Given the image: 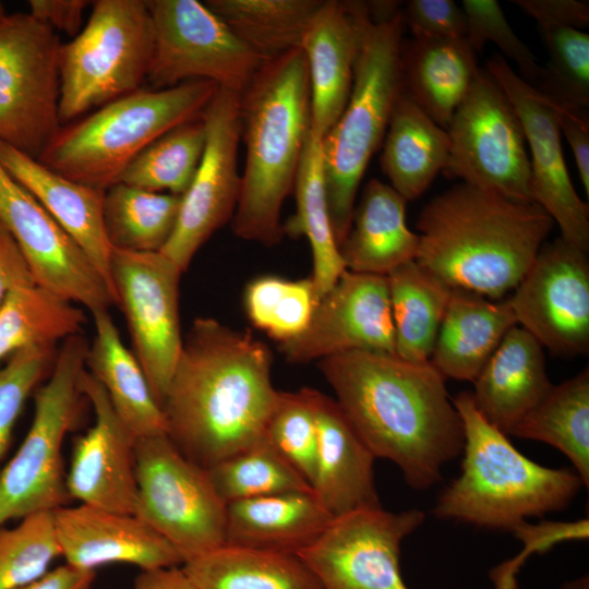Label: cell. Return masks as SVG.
<instances>
[{"label":"cell","instance_id":"43","mask_svg":"<svg viewBox=\"0 0 589 589\" xmlns=\"http://www.w3.org/2000/svg\"><path fill=\"white\" fill-rule=\"evenodd\" d=\"M549 61L536 84L554 103L580 109L589 106V35L582 29L541 27Z\"/></svg>","mask_w":589,"mask_h":589},{"label":"cell","instance_id":"44","mask_svg":"<svg viewBox=\"0 0 589 589\" xmlns=\"http://www.w3.org/2000/svg\"><path fill=\"white\" fill-rule=\"evenodd\" d=\"M61 556L52 512L23 517L0 527V589H17L44 576Z\"/></svg>","mask_w":589,"mask_h":589},{"label":"cell","instance_id":"45","mask_svg":"<svg viewBox=\"0 0 589 589\" xmlns=\"http://www.w3.org/2000/svg\"><path fill=\"white\" fill-rule=\"evenodd\" d=\"M265 433L311 486L315 474L317 428L308 387L278 393Z\"/></svg>","mask_w":589,"mask_h":589},{"label":"cell","instance_id":"13","mask_svg":"<svg viewBox=\"0 0 589 589\" xmlns=\"http://www.w3.org/2000/svg\"><path fill=\"white\" fill-rule=\"evenodd\" d=\"M154 50L147 81L164 89L208 81L241 94L264 61L197 0H148Z\"/></svg>","mask_w":589,"mask_h":589},{"label":"cell","instance_id":"38","mask_svg":"<svg viewBox=\"0 0 589 589\" xmlns=\"http://www.w3.org/2000/svg\"><path fill=\"white\" fill-rule=\"evenodd\" d=\"M86 316L73 302L37 285L13 289L0 304V363L31 347H53L82 333Z\"/></svg>","mask_w":589,"mask_h":589},{"label":"cell","instance_id":"51","mask_svg":"<svg viewBox=\"0 0 589 589\" xmlns=\"http://www.w3.org/2000/svg\"><path fill=\"white\" fill-rule=\"evenodd\" d=\"M553 101V100H552ZM554 103V101H553ZM561 133L565 135L574 155L581 184L589 196V118L588 109L554 103Z\"/></svg>","mask_w":589,"mask_h":589},{"label":"cell","instance_id":"39","mask_svg":"<svg viewBox=\"0 0 589 589\" xmlns=\"http://www.w3.org/2000/svg\"><path fill=\"white\" fill-rule=\"evenodd\" d=\"M181 196L152 192L124 183L105 190L103 217L112 248L159 252L169 240L179 216Z\"/></svg>","mask_w":589,"mask_h":589},{"label":"cell","instance_id":"10","mask_svg":"<svg viewBox=\"0 0 589 589\" xmlns=\"http://www.w3.org/2000/svg\"><path fill=\"white\" fill-rule=\"evenodd\" d=\"M135 473V515L167 539L183 563L225 544L227 504L207 470L167 434L137 438Z\"/></svg>","mask_w":589,"mask_h":589},{"label":"cell","instance_id":"2","mask_svg":"<svg viewBox=\"0 0 589 589\" xmlns=\"http://www.w3.org/2000/svg\"><path fill=\"white\" fill-rule=\"evenodd\" d=\"M318 368L374 457L395 462L412 489L434 485L462 453L460 417L430 361L351 351L324 358Z\"/></svg>","mask_w":589,"mask_h":589},{"label":"cell","instance_id":"52","mask_svg":"<svg viewBox=\"0 0 589 589\" xmlns=\"http://www.w3.org/2000/svg\"><path fill=\"white\" fill-rule=\"evenodd\" d=\"M29 14L49 25L53 31L76 36L82 29L83 14L91 1L85 0H31Z\"/></svg>","mask_w":589,"mask_h":589},{"label":"cell","instance_id":"57","mask_svg":"<svg viewBox=\"0 0 589 589\" xmlns=\"http://www.w3.org/2000/svg\"><path fill=\"white\" fill-rule=\"evenodd\" d=\"M4 13H5L4 7H3L2 2L0 1V15H2Z\"/></svg>","mask_w":589,"mask_h":589},{"label":"cell","instance_id":"7","mask_svg":"<svg viewBox=\"0 0 589 589\" xmlns=\"http://www.w3.org/2000/svg\"><path fill=\"white\" fill-rule=\"evenodd\" d=\"M217 89L208 81L140 88L61 125L37 159L72 181L106 190L154 141L201 117Z\"/></svg>","mask_w":589,"mask_h":589},{"label":"cell","instance_id":"17","mask_svg":"<svg viewBox=\"0 0 589 589\" xmlns=\"http://www.w3.org/2000/svg\"><path fill=\"white\" fill-rule=\"evenodd\" d=\"M587 253L563 237L544 242L507 299L517 324L558 356L589 349Z\"/></svg>","mask_w":589,"mask_h":589},{"label":"cell","instance_id":"36","mask_svg":"<svg viewBox=\"0 0 589 589\" xmlns=\"http://www.w3.org/2000/svg\"><path fill=\"white\" fill-rule=\"evenodd\" d=\"M508 435L546 443L573 464L589 485V371L553 385Z\"/></svg>","mask_w":589,"mask_h":589},{"label":"cell","instance_id":"15","mask_svg":"<svg viewBox=\"0 0 589 589\" xmlns=\"http://www.w3.org/2000/svg\"><path fill=\"white\" fill-rule=\"evenodd\" d=\"M424 519L419 509L359 508L334 517L297 556L321 589H409L400 570L401 542Z\"/></svg>","mask_w":589,"mask_h":589},{"label":"cell","instance_id":"34","mask_svg":"<svg viewBox=\"0 0 589 589\" xmlns=\"http://www.w3.org/2000/svg\"><path fill=\"white\" fill-rule=\"evenodd\" d=\"M294 214L283 224L284 235L304 236L311 247L314 284L320 300L346 271L336 242L326 202L322 139L309 132L293 188Z\"/></svg>","mask_w":589,"mask_h":589},{"label":"cell","instance_id":"12","mask_svg":"<svg viewBox=\"0 0 589 589\" xmlns=\"http://www.w3.org/2000/svg\"><path fill=\"white\" fill-rule=\"evenodd\" d=\"M446 131L449 157L444 175L513 201L534 202L520 121L485 69H479Z\"/></svg>","mask_w":589,"mask_h":589},{"label":"cell","instance_id":"16","mask_svg":"<svg viewBox=\"0 0 589 589\" xmlns=\"http://www.w3.org/2000/svg\"><path fill=\"white\" fill-rule=\"evenodd\" d=\"M206 141L196 173L181 196L176 227L159 251L182 273L212 235L232 219L240 191V94L218 87L201 115Z\"/></svg>","mask_w":589,"mask_h":589},{"label":"cell","instance_id":"19","mask_svg":"<svg viewBox=\"0 0 589 589\" xmlns=\"http://www.w3.org/2000/svg\"><path fill=\"white\" fill-rule=\"evenodd\" d=\"M0 220L25 256L37 285L91 312L115 305L84 251L0 164Z\"/></svg>","mask_w":589,"mask_h":589},{"label":"cell","instance_id":"27","mask_svg":"<svg viewBox=\"0 0 589 589\" xmlns=\"http://www.w3.org/2000/svg\"><path fill=\"white\" fill-rule=\"evenodd\" d=\"M333 518L313 491L235 501L227 504L225 544L297 555Z\"/></svg>","mask_w":589,"mask_h":589},{"label":"cell","instance_id":"3","mask_svg":"<svg viewBox=\"0 0 589 589\" xmlns=\"http://www.w3.org/2000/svg\"><path fill=\"white\" fill-rule=\"evenodd\" d=\"M553 226L536 202L461 182L421 209L414 261L452 289L501 299L517 287Z\"/></svg>","mask_w":589,"mask_h":589},{"label":"cell","instance_id":"37","mask_svg":"<svg viewBox=\"0 0 589 589\" xmlns=\"http://www.w3.org/2000/svg\"><path fill=\"white\" fill-rule=\"evenodd\" d=\"M323 0H207L204 4L264 62L300 48Z\"/></svg>","mask_w":589,"mask_h":589},{"label":"cell","instance_id":"33","mask_svg":"<svg viewBox=\"0 0 589 589\" xmlns=\"http://www.w3.org/2000/svg\"><path fill=\"white\" fill-rule=\"evenodd\" d=\"M199 589H321L292 554L224 544L182 564Z\"/></svg>","mask_w":589,"mask_h":589},{"label":"cell","instance_id":"50","mask_svg":"<svg viewBox=\"0 0 589 589\" xmlns=\"http://www.w3.org/2000/svg\"><path fill=\"white\" fill-rule=\"evenodd\" d=\"M539 28L565 26L584 29L589 25V2L579 0H515Z\"/></svg>","mask_w":589,"mask_h":589},{"label":"cell","instance_id":"22","mask_svg":"<svg viewBox=\"0 0 589 589\" xmlns=\"http://www.w3.org/2000/svg\"><path fill=\"white\" fill-rule=\"evenodd\" d=\"M52 517L61 556L77 568L127 563L146 570L183 564L176 548L135 514L80 504L61 506Z\"/></svg>","mask_w":589,"mask_h":589},{"label":"cell","instance_id":"28","mask_svg":"<svg viewBox=\"0 0 589 589\" xmlns=\"http://www.w3.org/2000/svg\"><path fill=\"white\" fill-rule=\"evenodd\" d=\"M406 203L389 184L377 179L366 183L339 247L347 271L387 276L416 259L419 236L407 227Z\"/></svg>","mask_w":589,"mask_h":589},{"label":"cell","instance_id":"25","mask_svg":"<svg viewBox=\"0 0 589 589\" xmlns=\"http://www.w3.org/2000/svg\"><path fill=\"white\" fill-rule=\"evenodd\" d=\"M300 49L309 74L310 130L323 139L345 109L352 86L358 27L350 1H322Z\"/></svg>","mask_w":589,"mask_h":589},{"label":"cell","instance_id":"5","mask_svg":"<svg viewBox=\"0 0 589 589\" xmlns=\"http://www.w3.org/2000/svg\"><path fill=\"white\" fill-rule=\"evenodd\" d=\"M350 4L358 27L351 92L340 117L322 139L326 202L338 247L349 232L362 177L404 91L406 26L399 2Z\"/></svg>","mask_w":589,"mask_h":589},{"label":"cell","instance_id":"31","mask_svg":"<svg viewBox=\"0 0 589 589\" xmlns=\"http://www.w3.org/2000/svg\"><path fill=\"white\" fill-rule=\"evenodd\" d=\"M405 92L446 129L479 71L465 38L413 37L401 49Z\"/></svg>","mask_w":589,"mask_h":589},{"label":"cell","instance_id":"53","mask_svg":"<svg viewBox=\"0 0 589 589\" xmlns=\"http://www.w3.org/2000/svg\"><path fill=\"white\" fill-rule=\"evenodd\" d=\"M36 284L16 241L0 220V304L10 291Z\"/></svg>","mask_w":589,"mask_h":589},{"label":"cell","instance_id":"42","mask_svg":"<svg viewBox=\"0 0 589 589\" xmlns=\"http://www.w3.org/2000/svg\"><path fill=\"white\" fill-rule=\"evenodd\" d=\"M317 297L311 277L288 280L261 276L248 284L245 313L253 326L280 344L300 336L309 326Z\"/></svg>","mask_w":589,"mask_h":589},{"label":"cell","instance_id":"30","mask_svg":"<svg viewBox=\"0 0 589 589\" xmlns=\"http://www.w3.org/2000/svg\"><path fill=\"white\" fill-rule=\"evenodd\" d=\"M92 314L95 337L87 349L86 370L100 383L115 411L137 438L167 434L164 411L137 359L123 345L108 309Z\"/></svg>","mask_w":589,"mask_h":589},{"label":"cell","instance_id":"23","mask_svg":"<svg viewBox=\"0 0 589 589\" xmlns=\"http://www.w3.org/2000/svg\"><path fill=\"white\" fill-rule=\"evenodd\" d=\"M308 394L317 428L313 493L333 517L381 506L374 455L335 399L314 388Z\"/></svg>","mask_w":589,"mask_h":589},{"label":"cell","instance_id":"54","mask_svg":"<svg viewBox=\"0 0 589 589\" xmlns=\"http://www.w3.org/2000/svg\"><path fill=\"white\" fill-rule=\"evenodd\" d=\"M94 579L95 570L81 569L65 563L17 589H91Z\"/></svg>","mask_w":589,"mask_h":589},{"label":"cell","instance_id":"35","mask_svg":"<svg viewBox=\"0 0 589 589\" xmlns=\"http://www.w3.org/2000/svg\"><path fill=\"white\" fill-rule=\"evenodd\" d=\"M387 280L396 356L430 361L453 289L414 260L393 269Z\"/></svg>","mask_w":589,"mask_h":589},{"label":"cell","instance_id":"9","mask_svg":"<svg viewBox=\"0 0 589 589\" xmlns=\"http://www.w3.org/2000/svg\"><path fill=\"white\" fill-rule=\"evenodd\" d=\"M87 349L82 334L63 340L47 382L35 393L29 430L0 471V527L11 519L53 512L70 498L61 450L84 397L80 381Z\"/></svg>","mask_w":589,"mask_h":589},{"label":"cell","instance_id":"46","mask_svg":"<svg viewBox=\"0 0 589 589\" xmlns=\"http://www.w3.org/2000/svg\"><path fill=\"white\" fill-rule=\"evenodd\" d=\"M461 8L467 22L465 39L472 50H482L488 41L495 44L503 58L516 63L519 76L536 86L541 67L529 47L512 28L500 3L495 0H464Z\"/></svg>","mask_w":589,"mask_h":589},{"label":"cell","instance_id":"56","mask_svg":"<svg viewBox=\"0 0 589 589\" xmlns=\"http://www.w3.org/2000/svg\"><path fill=\"white\" fill-rule=\"evenodd\" d=\"M564 589H589L588 577H582L564 586Z\"/></svg>","mask_w":589,"mask_h":589},{"label":"cell","instance_id":"14","mask_svg":"<svg viewBox=\"0 0 589 589\" xmlns=\"http://www.w3.org/2000/svg\"><path fill=\"white\" fill-rule=\"evenodd\" d=\"M181 274L160 252L112 248L110 275L117 305L125 315L133 354L160 407L183 345L179 314Z\"/></svg>","mask_w":589,"mask_h":589},{"label":"cell","instance_id":"11","mask_svg":"<svg viewBox=\"0 0 589 589\" xmlns=\"http://www.w3.org/2000/svg\"><path fill=\"white\" fill-rule=\"evenodd\" d=\"M60 46L28 12L0 15V141L36 159L61 128Z\"/></svg>","mask_w":589,"mask_h":589},{"label":"cell","instance_id":"48","mask_svg":"<svg viewBox=\"0 0 589 589\" xmlns=\"http://www.w3.org/2000/svg\"><path fill=\"white\" fill-rule=\"evenodd\" d=\"M402 17L413 37H466V15L453 0H410Z\"/></svg>","mask_w":589,"mask_h":589},{"label":"cell","instance_id":"26","mask_svg":"<svg viewBox=\"0 0 589 589\" xmlns=\"http://www.w3.org/2000/svg\"><path fill=\"white\" fill-rule=\"evenodd\" d=\"M473 383L478 410L505 435L553 386L543 347L517 325L506 333Z\"/></svg>","mask_w":589,"mask_h":589},{"label":"cell","instance_id":"32","mask_svg":"<svg viewBox=\"0 0 589 589\" xmlns=\"http://www.w3.org/2000/svg\"><path fill=\"white\" fill-rule=\"evenodd\" d=\"M382 144V171L406 201L420 197L448 163L446 129L434 122L405 89L395 104Z\"/></svg>","mask_w":589,"mask_h":589},{"label":"cell","instance_id":"29","mask_svg":"<svg viewBox=\"0 0 589 589\" xmlns=\"http://www.w3.org/2000/svg\"><path fill=\"white\" fill-rule=\"evenodd\" d=\"M516 325L508 300L453 289L430 362L444 377L473 382Z\"/></svg>","mask_w":589,"mask_h":589},{"label":"cell","instance_id":"8","mask_svg":"<svg viewBox=\"0 0 589 589\" xmlns=\"http://www.w3.org/2000/svg\"><path fill=\"white\" fill-rule=\"evenodd\" d=\"M153 50L146 1H93L86 24L60 46L61 125L140 89L147 79Z\"/></svg>","mask_w":589,"mask_h":589},{"label":"cell","instance_id":"18","mask_svg":"<svg viewBox=\"0 0 589 589\" xmlns=\"http://www.w3.org/2000/svg\"><path fill=\"white\" fill-rule=\"evenodd\" d=\"M485 70L505 93L520 121L531 153L533 201L558 225L561 237L588 252L589 206L572 183L554 103L522 80L501 53L488 60Z\"/></svg>","mask_w":589,"mask_h":589},{"label":"cell","instance_id":"21","mask_svg":"<svg viewBox=\"0 0 589 589\" xmlns=\"http://www.w3.org/2000/svg\"><path fill=\"white\" fill-rule=\"evenodd\" d=\"M80 385L93 407L95 422L74 442L65 476L68 494L80 504L135 514L137 437L119 418L105 389L86 369Z\"/></svg>","mask_w":589,"mask_h":589},{"label":"cell","instance_id":"40","mask_svg":"<svg viewBox=\"0 0 589 589\" xmlns=\"http://www.w3.org/2000/svg\"><path fill=\"white\" fill-rule=\"evenodd\" d=\"M205 141L202 117L184 122L140 153L123 171L119 182L182 196L196 173Z\"/></svg>","mask_w":589,"mask_h":589},{"label":"cell","instance_id":"6","mask_svg":"<svg viewBox=\"0 0 589 589\" xmlns=\"http://www.w3.org/2000/svg\"><path fill=\"white\" fill-rule=\"evenodd\" d=\"M453 404L464 428V459L460 476L440 494L437 518L514 531L529 517L566 508L585 486L575 470L543 467L518 452L470 392Z\"/></svg>","mask_w":589,"mask_h":589},{"label":"cell","instance_id":"49","mask_svg":"<svg viewBox=\"0 0 589 589\" xmlns=\"http://www.w3.org/2000/svg\"><path fill=\"white\" fill-rule=\"evenodd\" d=\"M522 528L532 541L521 540L529 544L530 548H526L516 558L505 562L492 570L491 578L495 589H516V574L529 553L548 550L546 548L549 545L551 546L553 543L566 538L573 539L576 537L584 539L588 537L587 519L577 521L576 524H556L553 530L542 538L541 541H537L541 532V525L530 526L526 521L522 524Z\"/></svg>","mask_w":589,"mask_h":589},{"label":"cell","instance_id":"41","mask_svg":"<svg viewBox=\"0 0 589 589\" xmlns=\"http://www.w3.org/2000/svg\"><path fill=\"white\" fill-rule=\"evenodd\" d=\"M206 470L226 504L271 494L312 491L266 433L247 449Z\"/></svg>","mask_w":589,"mask_h":589},{"label":"cell","instance_id":"20","mask_svg":"<svg viewBox=\"0 0 589 589\" xmlns=\"http://www.w3.org/2000/svg\"><path fill=\"white\" fill-rule=\"evenodd\" d=\"M279 349L291 363L351 351L396 354L387 276L346 269L317 301L306 329Z\"/></svg>","mask_w":589,"mask_h":589},{"label":"cell","instance_id":"55","mask_svg":"<svg viewBox=\"0 0 589 589\" xmlns=\"http://www.w3.org/2000/svg\"><path fill=\"white\" fill-rule=\"evenodd\" d=\"M134 589H199L182 567H159L142 570Z\"/></svg>","mask_w":589,"mask_h":589},{"label":"cell","instance_id":"1","mask_svg":"<svg viewBox=\"0 0 589 589\" xmlns=\"http://www.w3.org/2000/svg\"><path fill=\"white\" fill-rule=\"evenodd\" d=\"M278 393L264 342L249 330L197 317L183 338L161 406L167 435L208 469L265 435Z\"/></svg>","mask_w":589,"mask_h":589},{"label":"cell","instance_id":"24","mask_svg":"<svg viewBox=\"0 0 589 589\" xmlns=\"http://www.w3.org/2000/svg\"><path fill=\"white\" fill-rule=\"evenodd\" d=\"M0 164L84 251L106 281L117 305L110 275L112 247L103 217L105 190L72 181L2 141Z\"/></svg>","mask_w":589,"mask_h":589},{"label":"cell","instance_id":"47","mask_svg":"<svg viewBox=\"0 0 589 589\" xmlns=\"http://www.w3.org/2000/svg\"><path fill=\"white\" fill-rule=\"evenodd\" d=\"M55 358L53 347H31L13 353L0 365V464L27 397L51 371Z\"/></svg>","mask_w":589,"mask_h":589},{"label":"cell","instance_id":"4","mask_svg":"<svg viewBox=\"0 0 589 589\" xmlns=\"http://www.w3.org/2000/svg\"><path fill=\"white\" fill-rule=\"evenodd\" d=\"M245 166L231 219L233 233L266 247L283 236L280 211L293 192L311 128L310 85L303 51L266 61L240 94Z\"/></svg>","mask_w":589,"mask_h":589}]
</instances>
